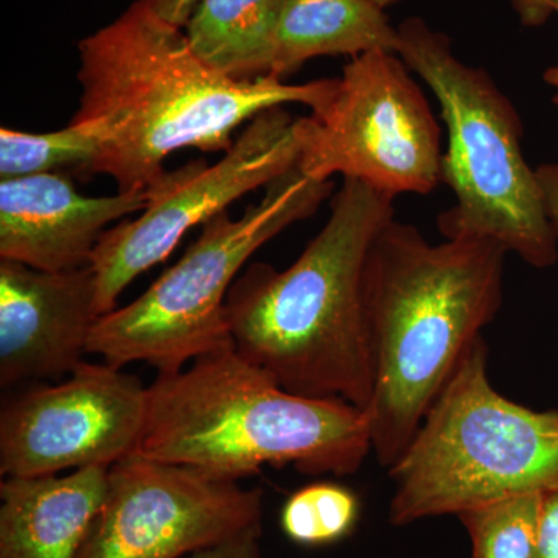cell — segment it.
Segmentation results:
<instances>
[{
  "label": "cell",
  "instance_id": "obj_1",
  "mask_svg": "<svg viewBox=\"0 0 558 558\" xmlns=\"http://www.w3.org/2000/svg\"><path fill=\"white\" fill-rule=\"evenodd\" d=\"M80 108L72 121L97 124L105 149L94 174L119 191H146L182 149L226 153L241 124L286 105L312 109L332 80L288 84L277 76L236 81L209 68L183 28L135 0L78 44Z\"/></svg>",
  "mask_w": 558,
  "mask_h": 558
},
{
  "label": "cell",
  "instance_id": "obj_2",
  "mask_svg": "<svg viewBox=\"0 0 558 558\" xmlns=\"http://www.w3.org/2000/svg\"><path fill=\"white\" fill-rule=\"evenodd\" d=\"M508 250L486 238L439 244L391 219L369 250L365 314L374 360L373 451L391 468L502 303Z\"/></svg>",
  "mask_w": 558,
  "mask_h": 558
},
{
  "label": "cell",
  "instance_id": "obj_3",
  "mask_svg": "<svg viewBox=\"0 0 558 558\" xmlns=\"http://www.w3.org/2000/svg\"><path fill=\"white\" fill-rule=\"evenodd\" d=\"M395 197L344 179L330 215L284 270L266 263L234 279L226 319L234 349L293 395L368 409L374 360L365 314L369 250L395 219Z\"/></svg>",
  "mask_w": 558,
  "mask_h": 558
},
{
  "label": "cell",
  "instance_id": "obj_4",
  "mask_svg": "<svg viewBox=\"0 0 558 558\" xmlns=\"http://www.w3.org/2000/svg\"><path fill=\"white\" fill-rule=\"evenodd\" d=\"M371 451L365 411L293 395L229 347L157 374L134 454L240 481L266 465L354 475Z\"/></svg>",
  "mask_w": 558,
  "mask_h": 558
},
{
  "label": "cell",
  "instance_id": "obj_5",
  "mask_svg": "<svg viewBox=\"0 0 558 558\" xmlns=\"http://www.w3.org/2000/svg\"><path fill=\"white\" fill-rule=\"evenodd\" d=\"M398 54L435 94L449 132L440 183L454 205L440 213L446 240L486 238L535 269L558 259V240L537 170L521 149L523 121L486 70L459 60L449 36L410 17L398 27Z\"/></svg>",
  "mask_w": 558,
  "mask_h": 558
},
{
  "label": "cell",
  "instance_id": "obj_6",
  "mask_svg": "<svg viewBox=\"0 0 558 558\" xmlns=\"http://www.w3.org/2000/svg\"><path fill=\"white\" fill-rule=\"evenodd\" d=\"M487 357L480 339L388 469L395 526L558 486V409H529L499 395Z\"/></svg>",
  "mask_w": 558,
  "mask_h": 558
},
{
  "label": "cell",
  "instance_id": "obj_7",
  "mask_svg": "<svg viewBox=\"0 0 558 558\" xmlns=\"http://www.w3.org/2000/svg\"><path fill=\"white\" fill-rule=\"evenodd\" d=\"M332 190V180L319 182L295 167L270 183L240 219L229 211L209 219L179 263L137 300L98 318L87 354L117 368L143 362L170 374L201 355L234 347L226 319L234 279L264 244L315 215Z\"/></svg>",
  "mask_w": 558,
  "mask_h": 558
},
{
  "label": "cell",
  "instance_id": "obj_8",
  "mask_svg": "<svg viewBox=\"0 0 558 558\" xmlns=\"http://www.w3.org/2000/svg\"><path fill=\"white\" fill-rule=\"evenodd\" d=\"M299 168L307 178L357 179L391 197L440 183V128L398 53L366 51L344 64L329 94L299 117Z\"/></svg>",
  "mask_w": 558,
  "mask_h": 558
},
{
  "label": "cell",
  "instance_id": "obj_9",
  "mask_svg": "<svg viewBox=\"0 0 558 558\" xmlns=\"http://www.w3.org/2000/svg\"><path fill=\"white\" fill-rule=\"evenodd\" d=\"M300 156L299 117L279 106L250 120L216 163L199 159L165 172L148 190V205L138 218L106 231L92 255L101 317L116 310L131 282L167 259L190 230L245 194L267 189L299 167Z\"/></svg>",
  "mask_w": 558,
  "mask_h": 558
},
{
  "label": "cell",
  "instance_id": "obj_10",
  "mask_svg": "<svg viewBox=\"0 0 558 558\" xmlns=\"http://www.w3.org/2000/svg\"><path fill=\"white\" fill-rule=\"evenodd\" d=\"M263 492L153 459H121L78 558H180L259 526Z\"/></svg>",
  "mask_w": 558,
  "mask_h": 558
},
{
  "label": "cell",
  "instance_id": "obj_11",
  "mask_svg": "<svg viewBox=\"0 0 558 558\" xmlns=\"http://www.w3.org/2000/svg\"><path fill=\"white\" fill-rule=\"evenodd\" d=\"M148 387L109 363L83 362L69 379L10 399L0 411V473L38 478L112 468L137 449Z\"/></svg>",
  "mask_w": 558,
  "mask_h": 558
},
{
  "label": "cell",
  "instance_id": "obj_12",
  "mask_svg": "<svg viewBox=\"0 0 558 558\" xmlns=\"http://www.w3.org/2000/svg\"><path fill=\"white\" fill-rule=\"evenodd\" d=\"M100 317L90 266L46 271L0 259V385L72 373Z\"/></svg>",
  "mask_w": 558,
  "mask_h": 558
},
{
  "label": "cell",
  "instance_id": "obj_13",
  "mask_svg": "<svg viewBox=\"0 0 558 558\" xmlns=\"http://www.w3.org/2000/svg\"><path fill=\"white\" fill-rule=\"evenodd\" d=\"M148 201V190L84 196L68 174L0 180V259L46 271L90 266L102 234Z\"/></svg>",
  "mask_w": 558,
  "mask_h": 558
},
{
  "label": "cell",
  "instance_id": "obj_14",
  "mask_svg": "<svg viewBox=\"0 0 558 558\" xmlns=\"http://www.w3.org/2000/svg\"><path fill=\"white\" fill-rule=\"evenodd\" d=\"M109 469L0 483V558H78L108 490Z\"/></svg>",
  "mask_w": 558,
  "mask_h": 558
},
{
  "label": "cell",
  "instance_id": "obj_15",
  "mask_svg": "<svg viewBox=\"0 0 558 558\" xmlns=\"http://www.w3.org/2000/svg\"><path fill=\"white\" fill-rule=\"evenodd\" d=\"M399 33L369 0H286L271 76L284 80L318 57L398 53Z\"/></svg>",
  "mask_w": 558,
  "mask_h": 558
},
{
  "label": "cell",
  "instance_id": "obj_16",
  "mask_svg": "<svg viewBox=\"0 0 558 558\" xmlns=\"http://www.w3.org/2000/svg\"><path fill=\"white\" fill-rule=\"evenodd\" d=\"M286 0H201L185 25L191 49L236 81L271 76Z\"/></svg>",
  "mask_w": 558,
  "mask_h": 558
},
{
  "label": "cell",
  "instance_id": "obj_17",
  "mask_svg": "<svg viewBox=\"0 0 558 558\" xmlns=\"http://www.w3.org/2000/svg\"><path fill=\"white\" fill-rule=\"evenodd\" d=\"M105 149L97 124L70 121L64 130H0V179L38 174H94Z\"/></svg>",
  "mask_w": 558,
  "mask_h": 558
},
{
  "label": "cell",
  "instance_id": "obj_18",
  "mask_svg": "<svg viewBox=\"0 0 558 558\" xmlns=\"http://www.w3.org/2000/svg\"><path fill=\"white\" fill-rule=\"evenodd\" d=\"M542 492L517 495L459 513L472 558H535Z\"/></svg>",
  "mask_w": 558,
  "mask_h": 558
},
{
  "label": "cell",
  "instance_id": "obj_19",
  "mask_svg": "<svg viewBox=\"0 0 558 558\" xmlns=\"http://www.w3.org/2000/svg\"><path fill=\"white\" fill-rule=\"evenodd\" d=\"M357 495L336 483H315L290 495L281 510V529L306 548L328 546L348 537L357 526Z\"/></svg>",
  "mask_w": 558,
  "mask_h": 558
},
{
  "label": "cell",
  "instance_id": "obj_20",
  "mask_svg": "<svg viewBox=\"0 0 558 558\" xmlns=\"http://www.w3.org/2000/svg\"><path fill=\"white\" fill-rule=\"evenodd\" d=\"M535 558H558V486L542 492Z\"/></svg>",
  "mask_w": 558,
  "mask_h": 558
},
{
  "label": "cell",
  "instance_id": "obj_21",
  "mask_svg": "<svg viewBox=\"0 0 558 558\" xmlns=\"http://www.w3.org/2000/svg\"><path fill=\"white\" fill-rule=\"evenodd\" d=\"M260 534H263V527L259 524L226 542L202 549L190 558H260Z\"/></svg>",
  "mask_w": 558,
  "mask_h": 558
},
{
  "label": "cell",
  "instance_id": "obj_22",
  "mask_svg": "<svg viewBox=\"0 0 558 558\" xmlns=\"http://www.w3.org/2000/svg\"><path fill=\"white\" fill-rule=\"evenodd\" d=\"M535 170H537L539 185L545 194L550 223H553L558 240V160L539 165Z\"/></svg>",
  "mask_w": 558,
  "mask_h": 558
},
{
  "label": "cell",
  "instance_id": "obj_23",
  "mask_svg": "<svg viewBox=\"0 0 558 558\" xmlns=\"http://www.w3.org/2000/svg\"><path fill=\"white\" fill-rule=\"evenodd\" d=\"M513 9L527 27H539L556 13L557 0H512Z\"/></svg>",
  "mask_w": 558,
  "mask_h": 558
},
{
  "label": "cell",
  "instance_id": "obj_24",
  "mask_svg": "<svg viewBox=\"0 0 558 558\" xmlns=\"http://www.w3.org/2000/svg\"><path fill=\"white\" fill-rule=\"evenodd\" d=\"M149 2L161 20L170 22L175 27L185 28L201 0H149Z\"/></svg>",
  "mask_w": 558,
  "mask_h": 558
},
{
  "label": "cell",
  "instance_id": "obj_25",
  "mask_svg": "<svg viewBox=\"0 0 558 558\" xmlns=\"http://www.w3.org/2000/svg\"><path fill=\"white\" fill-rule=\"evenodd\" d=\"M543 80H545V83L548 84V86L556 90L553 95V101L558 108V64L546 69L545 73H543Z\"/></svg>",
  "mask_w": 558,
  "mask_h": 558
},
{
  "label": "cell",
  "instance_id": "obj_26",
  "mask_svg": "<svg viewBox=\"0 0 558 558\" xmlns=\"http://www.w3.org/2000/svg\"><path fill=\"white\" fill-rule=\"evenodd\" d=\"M374 5L379 7V9L385 10L387 7L395 5V3L402 2V0H369Z\"/></svg>",
  "mask_w": 558,
  "mask_h": 558
},
{
  "label": "cell",
  "instance_id": "obj_27",
  "mask_svg": "<svg viewBox=\"0 0 558 558\" xmlns=\"http://www.w3.org/2000/svg\"><path fill=\"white\" fill-rule=\"evenodd\" d=\"M556 13H558V0H557V9H556Z\"/></svg>",
  "mask_w": 558,
  "mask_h": 558
}]
</instances>
